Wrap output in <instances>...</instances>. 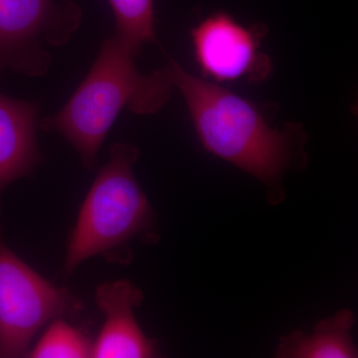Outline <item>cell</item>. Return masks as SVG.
Masks as SVG:
<instances>
[{
  "mask_svg": "<svg viewBox=\"0 0 358 358\" xmlns=\"http://www.w3.org/2000/svg\"><path fill=\"white\" fill-rule=\"evenodd\" d=\"M167 66L204 148L279 189L285 173L303 154L306 136L300 126L272 128L258 107L246 99L215 82L193 76L173 59Z\"/></svg>",
  "mask_w": 358,
  "mask_h": 358,
  "instance_id": "1",
  "label": "cell"
},
{
  "mask_svg": "<svg viewBox=\"0 0 358 358\" xmlns=\"http://www.w3.org/2000/svg\"><path fill=\"white\" fill-rule=\"evenodd\" d=\"M136 58L115 36L106 40L64 107L40 124L45 131L62 134L88 169L95 166L103 141L122 110L136 115L155 114L173 93L169 66L145 75L134 64Z\"/></svg>",
  "mask_w": 358,
  "mask_h": 358,
  "instance_id": "2",
  "label": "cell"
},
{
  "mask_svg": "<svg viewBox=\"0 0 358 358\" xmlns=\"http://www.w3.org/2000/svg\"><path fill=\"white\" fill-rule=\"evenodd\" d=\"M138 155V148L129 143L110 148L109 162L89 190L71 236L68 274L96 255L122 259L120 252L152 225V209L133 171Z\"/></svg>",
  "mask_w": 358,
  "mask_h": 358,
  "instance_id": "3",
  "label": "cell"
},
{
  "mask_svg": "<svg viewBox=\"0 0 358 358\" xmlns=\"http://www.w3.org/2000/svg\"><path fill=\"white\" fill-rule=\"evenodd\" d=\"M81 7L71 0H0V74L40 77L51 65L45 45L63 46L82 22Z\"/></svg>",
  "mask_w": 358,
  "mask_h": 358,
  "instance_id": "4",
  "label": "cell"
},
{
  "mask_svg": "<svg viewBox=\"0 0 358 358\" xmlns=\"http://www.w3.org/2000/svg\"><path fill=\"white\" fill-rule=\"evenodd\" d=\"M78 305L0 241V357L25 355L48 320L76 312Z\"/></svg>",
  "mask_w": 358,
  "mask_h": 358,
  "instance_id": "5",
  "label": "cell"
},
{
  "mask_svg": "<svg viewBox=\"0 0 358 358\" xmlns=\"http://www.w3.org/2000/svg\"><path fill=\"white\" fill-rule=\"evenodd\" d=\"M266 32L265 26H245L226 11L207 16L192 31L194 57L202 74L216 83L267 79L272 65L260 50Z\"/></svg>",
  "mask_w": 358,
  "mask_h": 358,
  "instance_id": "6",
  "label": "cell"
},
{
  "mask_svg": "<svg viewBox=\"0 0 358 358\" xmlns=\"http://www.w3.org/2000/svg\"><path fill=\"white\" fill-rule=\"evenodd\" d=\"M143 301V292L129 281L101 285L96 292L105 324L92 348V357L147 358L157 357L154 341L148 338L134 319V308Z\"/></svg>",
  "mask_w": 358,
  "mask_h": 358,
  "instance_id": "7",
  "label": "cell"
},
{
  "mask_svg": "<svg viewBox=\"0 0 358 358\" xmlns=\"http://www.w3.org/2000/svg\"><path fill=\"white\" fill-rule=\"evenodd\" d=\"M39 105L0 93V190L34 169Z\"/></svg>",
  "mask_w": 358,
  "mask_h": 358,
  "instance_id": "8",
  "label": "cell"
},
{
  "mask_svg": "<svg viewBox=\"0 0 358 358\" xmlns=\"http://www.w3.org/2000/svg\"><path fill=\"white\" fill-rule=\"evenodd\" d=\"M355 315L339 310L336 315L322 320L312 334L296 331L281 338L277 357L282 358H355L357 350L350 331Z\"/></svg>",
  "mask_w": 358,
  "mask_h": 358,
  "instance_id": "9",
  "label": "cell"
},
{
  "mask_svg": "<svg viewBox=\"0 0 358 358\" xmlns=\"http://www.w3.org/2000/svg\"><path fill=\"white\" fill-rule=\"evenodd\" d=\"M114 13L115 38L136 57L155 38V0H108Z\"/></svg>",
  "mask_w": 358,
  "mask_h": 358,
  "instance_id": "10",
  "label": "cell"
},
{
  "mask_svg": "<svg viewBox=\"0 0 358 358\" xmlns=\"http://www.w3.org/2000/svg\"><path fill=\"white\" fill-rule=\"evenodd\" d=\"M89 339L69 324L55 319L28 357L33 358L92 357Z\"/></svg>",
  "mask_w": 358,
  "mask_h": 358,
  "instance_id": "11",
  "label": "cell"
}]
</instances>
